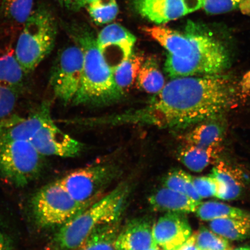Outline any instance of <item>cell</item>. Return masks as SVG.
<instances>
[{"label": "cell", "instance_id": "1", "mask_svg": "<svg viewBox=\"0 0 250 250\" xmlns=\"http://www.w3.org/2000/svg\"><path fill=\"white\" fill-rule=\"evenodd\" d=\"M247 85L222 73L174 78L159 93V110L169 129L185 128L233 107Z\"/></svg>", "mask_w": 250, "mask_h": 250}, {"label": "cell", "instance_id": "2", "mask_svg": "<svg viewBox=\"0 0 250 250\" xmlns=\"http://www.w3.org/2000/svg\"><path fill=\"white\" fill-rule=\"evenodd\" d=\"M230 65L226 47L207 28L188 21L176 46L167 54L165 70L174 78L223 73Z\"/></svg>", "mask_w": 250, "mask_h": 250}, {"label": "cell", "instance_id": "3", "mask_svg": "<svg viewBox=\"0 0 250 250\" xmlns=\"http://www.w3.org/2000/svg\"><path fill=\"white\" fill-rule=\"evenodd\" d=\"M75 44L82 50V80L73 102L76 105H104L116 102L124 95L115 82L113 73L99 49L91 31L74 23L66 27Z\"/></svg>", "mask_w": 250, "mask_h": 250}, {"label": "cell", "instance_id": "4", "mask_svg": "<svg viewBox=\"0 0 250 250\" xmlns=\"http://www.w3.org/2000/svg\"><path fill=\"white\" fill-rule=\"evenodd\" d=\"M127 195V186L121 184L62 225L55 237L58 248L62 250H76L96 228L118 221Z\"/></svg>", "mask_w": 250, "mask_h": 250}, {"label": "cell", "instance_id": "5", "mask_svg": "<svg viewBox=\"0 0 250 250\" xmlns=\"http://www.w3.org/2000/svg\"><path fill=\"white\" fill-rule=\"evenodd\" d=\"M57 22L51 9L41 5L24 24L15 56L25 74L32 73L54 48Z\"/></svg>", "mask_w": 250, "mask_h": 250}, {"label": "cell", "instance_id": "6", "mask_svg": "<svg viewBox=\"0 0 250 250\" xmlns=\"http://www.w3.org/2000/svg\"><path fill=\"white\" fill-rule=\"evenodd\" d=\"M32 205L39 226L51 227L62 226L90 205L76 201L57 181L40 190L34 196Z\"/></svg>", "mask_w": 250, "mask_h": 250}, {"label": "cell", "instance_id": "7", "mask_svg": "<svg viewBox=\"0 0 250 250\" xmlns=\"http://www.w3.org/2000/svg\"><path fill=\"white\" fill-rule=\"evenodd\" d=\"M42 156L30 141L1 142L0 173L16 186H26L42 169Z\"/></svg>", "mask_w": 250, "mask_h": 250}, {"label": "cell", "instance_id": "8", "mask_svg": "<svg viewBox=\"0 0 250 250\" xmlns=\"http://www.w3.org/2000/svg\"><path fill=\"white\" fill-rule=\"evenodd\" d=\"M83 55L75 44L59 52L51 68L49 84L55 98L64 104L73 102L82 80Z\"/></svg>", "mask_w": 250, "mask_h": 250}, {"label": "cell", "instance_id": "9", "mask_svg": "<svg viewBox=\"0 0 250 250\" xmlns=\"http://www.w3.org/2000/svg\"><path fill=\"white\" fill-rule=\"evenodd\" d=\"M117 173L110 166H92L72 171L59 181L76 201L89 205L114 180Z\"/></svg>", "mask_w": 250, "mask_h": 250}, {"label": "cell", "instance_id": "10", "mask_svg": "<svg viewBox=\"0 0 250 250\" xmlns=\"http://www.w3.org/2000/svg\"><path fill=\"white\" fill-rule=\"evenodd\" d=\"M96 39L100 51L112 73L132 55L136 42L132 33L117 23L105 27Z\"/></svg>", "mask_w": 250, "mask_h": 250}, {"label": "cell", "instance_id": "11", "mask_svg": "<svg viewBox=\"0 0 250 250\" xmlns=\"http://www.w3.org/2000/svg\"><path fill=\"white\" fill-rule=\"evenodd\" d=\"M30 142L42 156L73 158L83 148L82 143L62 132L52 118L43 124Z\"/></svg>", "mask_w": 250, "mask_h": 250}, {"label": "cell", "instance_id": "12", "mask_svg": "<svg viewBox=\"0 0 250 250\" xmlns=\"http://www.w3.org/2000/svg\"><path fill=\"white\" fill-rule=\"evenodd\" d=\"M136 11L157 24L168 22L198 10L202 0H133Z\"/></svg>", "mask_w": 250, "mask_h": 250}, {"label": "cell", "instance_id": "13", "mask_svg": "<svg viewBox=\"0 0 250 250\" xmlns=\"http://www.w3.org/2000/svg\"><path fill=\"white\" fill-rule=\"evenodd\" d=\"M152 235L159 248L177 250L192 235V229L184 213L168 212L154 225Z\"/></svg>", "mask_w": 250, "mask_h": 250}, {"label": "cell", "instance_id": "14", "mask_svg": "<svg viewBox=\"0 0 250 250\" xmlns=\"http://www.w3.org/2000/svg\"><path fill=\"white\" fill-rule=\"evenodd\" d=\"M152 227L148 221L134 219L119 232L115 242L116 250H148L156 246Z\"/></svg>", "mask_w": 250, "mask_h": 250}, {"label": "cell", "instance_id": "15", "mask_svg": "<svg viewBox=\"0 0 250 250\" xmlns=\"http://www.w3.org/2000/svg\"><path fill=\"white\" fill-rule=\"evenodd\" d=\"M150 206L155 211L189 213L195 212L201 203L197 202L184 193L162 188L148 198Z\"/></svg>", "mask_w": 250, "mask_h": 250}, {"label": "cell", "instance_id": "16", "mask_svg": "<svg viewBox=\"0 0 250 250\" xmlns=\"http://www.w3.org/2000/svg\"><path fill=\"white\" fill-rule=\"evenodd\" d=\"M211 176L217 184V198L232 201L241 195L243 188L242 175L224 162H219L212 168Z\"/></svg>", "mask_w": 250, "mask_h": 250}, {"label": "cell", "instance_id": "17", "mask_svg": "<svg viewBox=\"0 0 250 250\" xmlns=\"http://www.w3.org/2000/svg\"><path fill=\"white\" fill-rule=\"evenodd\" d=\"M51 118L50 104L47 102L43 103L35 113L9 128L0 137V143L13 140L30 141L43 124Z\"/></svg>", "mask_w": 250, "mask_h": 250}, {"label": "cell", "instance_id": "18", "mask_svg": "<svg viewBox=\"0 0 250 250\" xmlns=\"http://www.w3.org/2000/svg\"><path fill=\"white\" fill-rule=\"evenodd\" d=\"M226 133V127L222 121L216 117L209 119L198 125L187 134V144L201 147H221Z\"/></svg>", "mask_w": 250, "mask_h": 250}, {"label": "cell", "instance_id": "19", "mask_svg": "<svg viewBox=\"0 0 250 250\" xmlns=\"http://www.w3.org/2000/svg\"><path fill=\"white\" fill-rule=\"evenodd\" d=\"M221 147L205 148L187 144L178 152L179 160L189 170L201 172L218 160Z\"/></svg>", "mask_w": 250, "mask_h": 250}, {"label": "cell", "instance_id": "20", "mask_svg": "<svg viewBox=\"0 0 250 250\" xmlns=\"http://www.w3.org/2000/svg\"><path fill=\"white\" fill-rule=\"evenodd\" d=\"M209 228L214 233L227 240L246 239L250 237V214L216 219L210 221Z\"/></svg>", "mask_w": 250, "mask_h": 250}, {"label": "cell", "instance_id": "21", "mask_svg": "<svg viewBox=\"0 0 250 250\" xmlns=\"http://www.w3.org/2000/svg\"><path fill=\"white\" fill-rule=\"evenodd\" d=\"M136 83L139 89L154 95L164 88L166 85L165 78L157 59L151 56L145 59Z\"/></svg>", "mask_w": 250, "mask_h": 250}, {"label": "cell", "instance_id": "22", "mask_svg": "<svg viewBox=\"0 0 250 250\" xmlns=\"http://www.w3.org/2000/svg\"><path fill=\"white\" fill-rule=\"evenodd\" d=\"M119 233L118 221L100 226L74 250H116L115 242Z\"/></svg>", "mask_w": 250, "mask_h": 250}, {"label": "cell", "instance_id": "23", "mask_svg": "<svg viewBox=\"0 0 250 250\" xmlns=\"http://www.w3.org/2000/svg\"><path fill=\"white\" fill-rule=\"evenodd\" d=\"M145 59L143 55L133 52L129 58L113 71L115 82L124 93L136 83Z\"/></svg>", "mask_w": 250, "mask_h": 250}, {"label": "cell", "instance_id": "24", "mask_svg": "<svg viewBox=\"0 0 250 250\" xmlns=\"http://www.w3.org/2000/svg\"><path fill=\"white\" fill-rule=\"evenodd\" d=\"M195 212L197 216L201 220L206 221H211L220 218L242 216L248 213L241 209L215 201L200 203Z\"/></svg>", "mask_w": 250, "mask_h": 250}, {"label": "cell", "instance_id": "25", "mask_svg": "<svg viewBox=\"0 0 250 250\" xmlns=\"http://www.w3.org/2000/svg\"><path fill=\"white\" fill-rule=\"evenodd\" d=\"M24 74L14 52H9L0 58V85L15 87L22 83Z\"/></svg>", "mask_w": 250, "mask_h": 250}, {"label": "cell", "instance_id": "26", "mask_svg": "<svg viewBox=\"0 0 250 250\" xmlns=\"http://www.w3.org/2000/svg\"><path fill=\"white\" fill-rule=\"evenodd\" d=\"M86 8L98 24L111 22L117 17L119 11L116 0H94Z\"/></svg>", "mask_w": 250, "mask_h": 250}, {"label": "cell", "instance_id": "27", "mask_svg": "<svg viewBox=\"0 0 250 250\" xmlns=\"http://www.w3.org/2000/svg\"><path fill=\"white\" fill-rule=\"evenodd\" d=\"M34 0H2L6 17L18 23L24 24L32 14Z\"/></svg>", "mask_w": 250, "mask_h": 250}, {"label": "cell", "instance_id": "28", "mask_svg": "<svg viewBox=\"0 0 250 250\" xmlns=\"http://www.w3.org/2000/svg\"><path fill=\"white\" fill-rule=\"evenodd\" d=\"M195 236L200 250H232L227 239L205 227L200 228Z\"/></svg>", "mask_w": 250, "mask_h": 250}, {"label": "cell", "instance_id": "29", "mask_svg": "<svg viewBox=\"0 0 250 250\" xmlns=\"http://www.w3.org/2000/svg\"><path fill=\"white\" fill-rule=\"evenodd\" d=\"M245 0H202V7L209 14L226 13L241 7Z\"/></svg>", "mask_w": 250, "mask_h": 250}, {"label": "cell", "instance_id": "30", "mask_svg": "<svg viewBox=\"0 0 250 250\" xmlns=\"http://www.w3.org/2000/svg\"><path fill=\"white\" fill-rule=\"evenodd\" d=\"M15 87L0 85V117L12 114L17 102Z\"/></svg>", "mask_w": 250, "mask_h": 250}, {"label": "cell", "instance_id": "31", "mask_svg": "<svg viewBox=\"0 0 250 250\" xmlns=\"http://www.w3.org/2000/svg\"><path fill=\"white\" fill-rule=\"evenodd\" d=\"M193 186L202 199L216 196L217 184L211 175L209 176L192 177Z\"/></svg>", "mask_w": 250, "mask_h": 250}, {"label": "cell", "instance_id": "32", "mask_svg": "<svg viewBox=\"0 0 250 250\" xmlns=\"http://www.w3.org/2000/svg\"><path fill=\"white\" fill-rule=\"evenodd\" d=\"M189 176V174L183 170H172L165 179V187L185 194V187Z\"/></svg>", "mask_w": 250, "mask_h": 250}, {"label": "cell", "instance_id": "33", "mask_svg": "<svg viewBox=\"0 0 250 250\" xmlns=\"http://www.w3.org/2000/svg\"><path fill=\"white\" fill-rule=\"evenodd\" d=\"M23 117L17 115L11 114L8 116L0 117V137L11 127L24 120Z\"/></svg>", "mask_w": 250, "mask_h": 250}, {"label": "cell", "instance_id": "34", "mask_svg": "<svg viewBox=\"0 0 250 250\" xmlns=\"http://www.w3.org/2000/svg\"><path fill=\"white\" fill-rule=\"evenodd\" d=\"M94 0H68L66 7L74 11L80 10L81 8L86 7Z\"/></svg>", "mask_w": 250, "mask_h": 250}, {"label": "cell", "instance_id": "35", "mask_svg": "<svg viewBox=\"0 0 250 250\" xmlns=\"http://www.w3.org/2000/svg\"><path fill=\"white\" fill-rule=\"evenodd\" d=\"M177 250H200L197 246L195 234L190 236L189 238Z\"/></svg>", "mask_w": 250, "mask_h": 250}, {"label": "cell", "instance_id": "36", "mask_svg": "<svg viewBox=\"0 0 250 250\" xmlns=\"http://www.w3.org/2000/svg\"><path fill=\"white\" fill-rule=\"evenodd\" d=\"M0 250H14L10 240L0 229Z\"/></svg>", "mask_w": 250, "mask_h": 250}, {"label": "cell", "instance_id": "37", "mask_svg": "<svg viewBox=\"0 0 250 250\" xmlns=\"http://www.w3.org/2000/svg\"><path fill=\"white\" fill-rule=\"evenodd\" d=\"M68 0H58V1L62 6L66 7Z\"/></svg>", "mask_w": 250, "mask_h": 250}, {"label": "cell", "instance_id": "38", "mask_svg": "<svg viewBox=\"0 0 250 250\" xmlns=\"http://www.w3.org/2000/svg\"><path fill=\"white\" fill-rule=\"evenodd\" d=\"M234 250H250L249 247H243V248H237Z\"/></svg>", "mask_w": 250, "mask_h": 250}, {"label": "cell", "instance_id": "39", "mask_svg": "<svg viewBox=\"0 0 250 250\" xmlns=\"http://www.w3.org/2000/svg\"><path fill=\"white\" fill-rule=\"evenodd\" d=\"M148 250H161V249L159 248L157 245L152 247L151 248H150Z\"/></svg>", "mask_w": 250, "mask_h": 250}]
</instances>
